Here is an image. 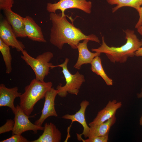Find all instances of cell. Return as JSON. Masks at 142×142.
Masks as SVG:
<instances>
[{"instance_id":"1","label":"cell","mask_w":142,"mask_h":142,"mask_svg":"<svg viewBox=\"0 0 142 142\" xmlns=\"http://www.w3.org/2000/svg\"><path fill=\"white\" fill-rule=\"evenodd\" d=\"M49 17L52 24L49 41L59 49H62L66 43L72 48L77 49L79 42L85 39L100 43V40L96 35L84 34L79 29L69 22L66 16H63L62 13H51Z\"/></svg>"},{"instance_id":"2","label":"cell","mask_w":142,"mask_h":142,"mask_svg":"<svg viewBox=\"0 0 142 142\" xmlns=\"http://www.w3.org/2000/svg\"><path fill=\"white\" fill-rule=\"evenodd\" d=\"M126 43L120 47H110L105 43L102 36V43L97 48H92L95 52L104 53L111 62L124 63L128 58L135 56V52L142 47V41L138 38L133 30L127 29L124 31Z\"/></svg>"},{"instance_id":"3","label":"cell","mask_w":142,"mask_h":142,"mask_svg":"<svg viewBox=\"0 0 142 142\" xmlns=\"http://www.w3.org/2000/svg\"><path fill=\"white\" fill-rule=\"evenodd\" d=\"M52 86L51 82H41L34 78L25 87L24 92L19 97V105L27 115L29 116L36 104L44 98L46 93Z\"/></svg>"},{"instance_id":"4","label":"cell","mask_w":142,"mask_h":142,"mask_svg":"<svg viewBox=\"0 0 142 142\" xmlns=\"http://www.w3.org/2000/svg\"><path fill=\"white\" fill-rule=\"evenodd\" d=\"M21 52V58L32 69L35 75V78L41 82L44 81L45 77L49 73L50 69H52L53 65L50 62L54 56L53 53L49 51L46 52L35 58L25 50Z\"/></svg>"},{"instance_id":"5","label":"cell","mask_w":142,"mask_h":142,"mask_svg":"<svg viewBox=\"0 0 142 142\" xmlns=\"http://www.w3.org/2000/svg\"><path fill=\"white\" fill-rule=\"evenodd\" d=\"M69 61L68 58H66L62 63L56 65H53L52 69L59 67L62 68V71L66 82L65 85L62 86L59 84L56 89L59 90L58 95L61 97H66L68 93L77 95L79 90L85 80L83 75L77 72L75 74H72L67 68V64Z\"/></svg>"},{"instance_id":"6","label":"cell","mask_w":142,"mask_h":142,"mask_svg":"<svg viewBox=\"0 0 142 142\" xmlns=\"http://www.w3.org/2000/svg\"><path fill=\"white\" fill-rule=\"evenodd\" d=\"M14 120V124L12 131V135H21L24 132L28 131H33L36 134L38 130L43 131L44 126L36 125L32 123L29 120V118L31 117L27 115L22 110L19 105L16 107Z\"/></svg>"},{"instance_id":"7","label":"cell","mask_w":142,"mask_h":142,"mask_svg":"<svg viewBox=\"0 0 142 142\" xmlns=\"http://www.w3.org/2000/svg\"><path fill=\"white\" fill-rule=\"evenodd\" d=\"M92 7V2L86 0H60L56 3H48L46 10L50 13H55L57 10H59L61 11L62 15L64 16L65 11L69 8L78 9L90 14Z\"/></svg>"},{"instance_id":"8","label":"cell","mask_w":142,"mask_h":142,"mask_svg":"<svg viewBox=\"0 0 142 142\" xmlns=\"http://www.w3.org/2000/svg\"><path fill=\"white\" fill-rule=\"evenodd\" d=\"M12 27L7 19L0 23V39L5 44L18 52L23 51L25 47L23 43L17 38Z\"/></svg>"},{"instance_id":"9","label":"cell","mask_w":142,"mask_h":142,"mask_svg":"<svg viewBox=\"0 0 142 142\" xmlns=\"http://www.w3.org/2000/svg\"><path fill=\"white\" fill-rule=\"evenodd\" d=\"M59 90L52 87L46 93L45 101L42 114L39 118L37 120L34 124L42 126L45 119L50 116L57 117V114L55 108V100L58 95Z\"/></svg>"},{"instance_id":"10","label":"cell","mask_w":142,"mask_h":142,"mask_svg":"<svg viewBox=\"0 0 142 142\" xmlns=\"http://www.w3.org/2000/svg\"><path fill=\"white\" fill-rule=\"evenodd\" d=\"M89 101L86 100L82 101L80 104V109L75 114L73 115L68 114H65L62 117V118L72 121V123L76 121L82 125L83 128V131L80 134H77L78 140L80 141L82 138L81 136L83 135L84 138L89 137L90 130V127L89 126L86 121L85 118V113L87 107L89 105Z\"/></svg>"},{"instance_id":"11","label":"cell","mask_w":142,"mask_h":142,"mask_svg":"<svg viewBox=\"0 0 142 142\" xmlns=\"http://www.w3.org/2000/svg\"><path fill=\"white\" fill-rule=\"evenodd\" d=\"M121 102L113 100L109 101L103 109L98 112L96 116L88 125L90 127L99 125L108 120L115 114L117 110L122 106Z\"/></svg>"},{"instance_id":"12","label":"cell","mask_w":142,"mask_h":142,"mask_svg":"<svg viewBox=\"0 0 142 142\" xmlns=\"http://www.w3.org/2000/svg\"><path fill=\"white\" fill-rule=\"evenodd\" d=\"M22 93L18 92V88L16 87L8 88L3 84L0 85V106H6L10 108L14 114L16 108L14 104L15 99L19 97Z\"/></svg>"},{"instance_id":"13","label":"cell","mask_w":142,"mask_h":142,"mask_svg":"<svg viewBox=\"0 0 142 142\" xmlns=\"http://www.w3.org/2000/svg\"><path fill=\"white\" fill-rule=\"evenodd\" d=\"M6 19L11 25L17 37H27L25 31L24 18L13 12L11 9L4 11Z\"/></svg>"},{"instance_id":"14","label":"cell","mask_w":142,"mask_h":142,"mask_svg":"<svg viewBox=\"0 0 142 142\" xmlns=\"http://www.w3.org/2000/svg\"><path fill=\"white\" fill-rule=\"evenodd\" d=\"M24 24L27 37L33 41L46 42L41 28L32 17L26 16L24 18Z\"/></svg>"},{"instance_id":"15","label":"cell","mask_w":142,"mask_h":142,"mask_svg":"<svg viewBox=\"0 0 142 142\" xmlns=\"http://www.w3.org/2000/svg\"><path fill=\"white\" fill-rule=\"evenodd\" d=\"M89 40L85 39L82 43H79L77 46L78 52L77 62L74 67L77 69H80L82 66L85 64H91L93 59L96 56H100L99 53H92L88 49L87 44Z\"/></svg>"},{"instance_id":"16","label":"cell","mask_w":142,"mask_h":142,"mask_svg":"<svg viewBox=\"0 0 142 142\" xmlns=\"http://www.w3.org/2000/svg\"><path fill=\"white\" fill-rule=\"evenodd\" d=\"M43 132L37 139L31 142H60L61 133L56 126L51 122L46 123L44 125Z\"/></svg>"},{"instance_id":"17","label":"cell","mask_w":142,"mask_h":142,"mask_svg":"<svg viewBox=\"0 0 142 142\" xmlns=\"http://www.w3.org/2000/svg\"><path fill=\"white\" fill-rule=\"evenodd\" d=\"M116 120L115 115L105 122L98 125L90 127V130L88 138L103 136L109 134L111 127L115 124Z\"/></svg>"},{"instance_id":"18","label":"cell","mask_w":142,"mask_h":142,"mask_svg":"<svg viewBox=\"0 0 142 142\" xmlns=\"http://www.w3.org/2000/svg\"><path fill=\"white\" fill-rule=\"evenodd\" d=\"M111 5L116 4V6L112 9L114 13L119 8L124 7H129L135 8L138 12L142 5V0H106Z\"/></svg>"},{"instance_id":"19","label":"cell","mask_w":142,"mask_h":142,"mask_svg":"<svg viewBox=\"0 0 142 142\" xmlns=\"http://www.w3.org/2000/svg\"><path fill=\"white\" fill-rule=\"evenodd\" d=\"M100 56L95 57L92 62L91 69L92 71L100 76L108 85H113V81L106 74L102 67Z\"/></svg>"},{"instance_id":"20","label":"cell","mask_w":142,"mask_h":142,"mask_svg":"<svg viewBox=\"0 0 142 142\" xmlns=\"http://www.w3.org/2000/svg\"><path fill=\"white\" fill-rule=\"evenodd\" d=\"M0 51L6 67V73L9 74L12 71V57L9 46L0 39Z\"/></svg>"},{"instance_id":"21","label":"cell","mask_w":142,"mask_h":142,"mask_svg":"<svg viewBox=\"0 0 142 142\" xmlns=\"http://www.w3.org/2000/svg\"><path fill=\"white\" fill-rule=\"evenodd\" d=\"M14 124V120L8 119L6 123L0 127V134L13 130Z\"/></svg>"},{"instance_id":"22","label":"cell","mask_w":142,"mask_h":142,"mask_svg":"<svg viewBox=\"0 0 142 142\" xmlns=\"http://www.w3.org/2000/svg\"><path fill=\"white\" fill-rule=\"evenodd\" d=\"M0 142H29L30 141L21 135L14 134L9 138L2 140Z\"/></svg>"},{"instance_id":"23","label":"cell","mask_w":142,"mask_h":142,"mask_svg":"<svg viewBox=\"0 0 142 142\" xmlns=\"http://www.w3.org/2000/svg\"><path fill=\"white\" fill-rule=\"evenodd\" d=\"M109 139L108 134L103 136H96L88 138L83 139L82 138L80 141L83 142H107Z\"/></svg>"},{"instance_id":"24","label":"cell","mask_w":142,"mask_h":142,"mask_svg":"<svg viewBox=\"0 0 142 142\" xmlns=\"http://www.w3.org/2000/svg\"><path fill=\"white\" fill-rule=\"evenodd\" d=\"M14 0H0V9L3 11L11 9Z\"/></svg>"},{"instance_id":"25","label":"cell","mask_w":142,"mask_h":142,"mask_svg":"<svg viewBox=\"0 0 142 142\" xmlns=\"http://www.w3.org/2000/svg\"><path fill=\"white\" fill-rule=\"evenodd\" d=\"M139 16V18L138 21L136 24L135 27L136 28H138L140 27L142 24V7H141L140 11L138 12Z\"/></svg>"},{"instance_id":"26","label":"cell","mask_w":142,"mask_h":142,"mask_svg":"<svg viewBox=\"0 0 142 142\" xmlns=\"http://www.w3.org/2000/svg\"><path fill=\"white\" fill-rule=\"evenodd\" d=\"M135 55L136 57H142V47L135 52Z\"/></svg>"},{"instance_id":"27","label":"cell","mask_w":142,"mask_h":142,"mask_svg":"<svg viewBox=\"0 0 142 142\" xmlns=\"http://www.w3.org/2000/svg\"><path fill=\"white\" fill-rule=\"evenodd\" d=\"M137 31L138 33L141 35L142 36V24L139 28L137 29Z\"/></svg>"},{"instance_id":"28","label":"cell","mask_w":142,"mask_h":142,"mask_svg":"<svg viewBox=\"0 0 142 142\" xmlns=\"http://www.w3.org/2000/svg\"><path fill=\"white\" fill-rule=\"evenodd\" d=\"M137 97L138 98H142V89H141V92L140 93H138L137 94Z\"/></svg>"},{"instance_id":"29","label":"cell","mask_w":142,"mask_h":142,"mask_svg":"<svg viewBox=\"0 0 142 142\" xmlns=\"http://www.w3.org/2000/svg\"><path fill=\"white\" fill-rule=\"evenodd\" d=\"M139 124L140 125L142 126V115L140 119Z\"/></svg>"}]
</instances>
